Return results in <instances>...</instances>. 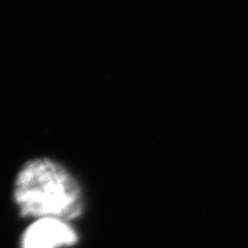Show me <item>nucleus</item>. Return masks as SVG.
<instances>
[{
    "label": "nucleus",
    "mask_w": 248,
    "mask_h": 248,
    "mask_svg": "<svg viewBox=\"0 0 248 248\" xmlns=\"http://www.w3.org/2000/svg\"><path fill=\"white\" fill-rule=\"evenodd\" d=\"M22 216L70 221L83 212V195L76 179L60 164L36 159L24 164L14 186Z\"/></svg>",
    "instance_id": "f257e3e1"
},
{
    "label": "nucleus",
    "mask_w": 248,
    "mask_h": 248,
    "mask_svg": "<svg viewBox=\"0 0 248 248\" xmlns=\"http://www.w3.org/2000/svg\"><path fill=\"white\" fill-rule=\"evenodd\" d=\"M77 234L66 222L53 218H43L32 223L22 238V248H59L73 246Z\"/></svg>",
    "instance_id": "f03ea898"
}]
</instances>
